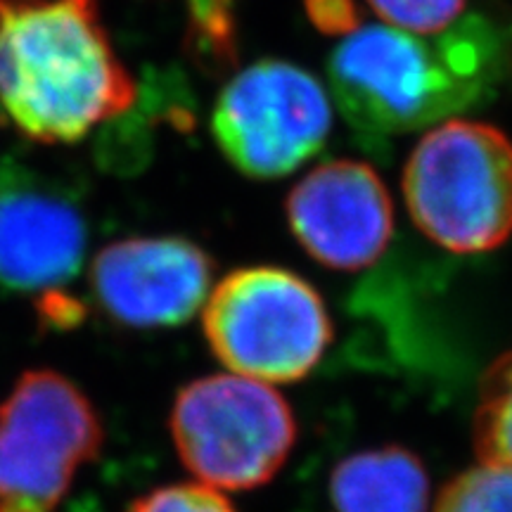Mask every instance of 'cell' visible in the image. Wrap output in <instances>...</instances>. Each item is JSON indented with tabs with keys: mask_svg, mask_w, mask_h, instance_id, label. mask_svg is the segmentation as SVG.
Masks as SVG:
<instances>
[{
	"mask_svg": "<svg viewBox=\"0 0 512 512\" xmlns=\"http://www.w3.org/2000/svg\"><path fill=\"white\" fill-rule=\"evenodd\" d=\"M311 24L325 36H349L361 29V10L356 0H304Z\"/></svg>",
	"mask_w": 512,
	"mask_h": 512,
	"instance_id": "obj_16",
	"label": "cell"
},
{
	"mask_svg": "<svg viewBox=\"0 0 512 512\" xmlns=\"http://www.w3.org/2000/svg\"><path fill=\"white\" fill-rule=\"evenodd\" d=\"M475 448L482 463L512 467V349L486 370L479 387Z\"/></svg>",
	"mask_w": 512,
	"mask_h": 512,
	"instance_id": "obj_12",
	"label": "cell"
},
{
	"mask_svg": "<svg viewBox=\"0 0 512 512\" xmlns=\"http://www.w3.org/2000/svg\"><path fill=\"white\" fill-rule=\"evenodd\" d=\"M126 512H238L233 503L207 484H166L147 491Z\"/></svg>",
	"mask_w": 512,
	"mask_h": 512,
	"instance_id": "obj_15",
	"label": "cell"
},
{
	"mask_svg": "<svg viewBox=\"0 0 512 512\" xmlns=\"http://www.w3.org/2000/svg\"><path fill=\"white\" fill-rule=\"evenodd\" d=\"M328 76L347 124L380 145L494 100L512 76V19L479 10L434 36L361 27L332 50Z\"/></svg>",
	"mask_w": 512,
	"mask_h": 512,
	"instance_id": "obj_1",
	"label": "cell"
},
{
	"mask_svg": "<svg viewBox=\"0 0 512 512\" xmlns=\"http://www.w3.org/2000/svg\"><path fill=\"white\" fill-rule=\"evenodd\" d=\"M332 128V105L316 76L283 60L235 74L211 112L216 145L240 174L280 178L316 155Z\"/></svg>",
	"mask_w": 512,
	"mask_h": 512,
	"instance_id": "obj_7",
	"label": "cell"
},
{
	"mask_svg": "<svg viewBox=\"0 0 512 512\" xmlns=\"http://www.w3.org/2000/svg\"><path fill=\"white\" fill-rule=\"evenodd\" d=\"M403 197L415 226L439 247H501L512 235V140L484 121H444L408 157Z\"/></svg>",
	"mask_w": 512,
	"mask_h": 512,
	"instance_id": "obj_3",
	"label": "cell"
},
{
	"mask_svg": "<svg viewBox=\"0 0 512 512\" xmlns=\"http://www.w3.org/2000/svg\"><path fill=\"white\" fill-rule=\"evenodd\" d=\"M368 5L387 27L434 36L463 17L467 0H368Z\"/></svg>",
	"mask_w": 512,
	"mask_h": 512,
	"instance_id": "obj_14",
	"label": "cell"
},
{
	"mask_svg": "<svg viewBox=\"0 0 512 512\" xmlns=\"http://www.w3.org/2000/svg\"><path fill=\"white\" fill-rule=\"evenodd\" d=\"M211 354L256 382L304 380L332 342V318L316 287L278 266L228 273L204 302Z\"/></svg>",
	"mask_w": 512,
	"mask_h": 512,
	"instance_id": "obj_4",
	"label": "cell"
},
{
	"mask_svg": "<svg viewBox=\"0 0 512 512\" xmlns=\"http://www.w3.org/2000/svg\"><path fill=\"white\" fill-rule=\"evenodd\" d=\"M434 512H512V467L479 463L441 489Z\"/></svg>",
	"mask_w": 512,
	"mask_h": 512,
	"instance_id": "obj_13",
	"label": "cell"
},
{
	"mask_svg": "<svg viewBox=\"0 0 512 512\" xmlns=\"http://www.w3.org/2000/svg\"><path fill=\"white\" fill-rule=\"evenodd\" d=\"M86 247V216L72 192L19 164L0 166V290L38 302L67 292Z\"/></svg>",
	"mask_w": 512,
	"mask_h": 512,
	"instance_id": "obj_8",
	"label": "cell"
},
{
	"mask_svg": "<svg viewBox=\"0 0 512 512\" xmlns=\"http://www.w3.org/2000/svg\"><path fill=\"white\" fill-rule=\"evenodd\" d=\"M133 100L100 0H0V110L19 133L76 143Z\"/></svg>",
	"mask_w": 512,
	"mask_h": 512,
	"instance_id": "obj_2",
	"label": "cell"
},
{
	"mask_svg": "<svg viewBox=\"0 0 512 512\" xmlns=\"http://www.w3.org/2000/svg\"><path fill=\"white\" fill-rule=\"evenodd\" d=\"M214 259L200 245L166 238H126L102 247L91 266V292L114 323L136 330L176 328L202 309Z\"/></svg>",
	"mask_w": 512,
	"mask_h": 512,
	"instance_id": "obj_9",
	"label": "cell"
},
{
	"mask_svg": "<svg viewBox=\"0 0 512 512\" xmlns=\"http://www.w3.org/2000/svg\"><path fill=\"white\" fill-rule=\"evenodd\" d=\"M285 209L299 245L337 271L373 266L394 233V204L382 178L354 159L316 166L294 185Z\"/></svg>",
	"mask_w": 512,
	"mask_h": 512,
	"instance_id": "obj_10",
	"label": "cell"
},
{
	"mask_svg": "<svg viewBox=\"0 0 512 512\" xmlns=\"http://www.w3.org/2000/svg\"><path fill=\"white\" fill-rule=\"evenodd\" d=\"M105 430L93 401L55 370H27L0 401V512H55Z\"/></svg>",
	"mask_w": 512,
	"mask_h": 512,
	"instance_id": "obj_6",
	"label": "cell"
},
{
	"mask_svg": "<svg viewBox=\"0 0 512 512\" xmlns=\"http://www.w3.org/2000/svg\"><path fill=\"white\" fill-rule=\"evenodd\" d=\"M183 465L211 489L247 491L278 475L297 441V420L271 384L240 375L188 382L171 408Z\"/></svg>",
	"mask_w": 512,
	"mask_h": 512,
	"instance_id": "obj_5",
	"label": "cell"
},
{
	"mask_svg": "<svg viewBox=\"0 0 512 512\" xmlns=\"http://www.w3.org/2000/svg\"><path fill=\"white\" fill-rule=\"evenodd\" d=\"M330 505L332 512H427L430 477L408 448H368L332 470Z\"/></svg>",
	"mask_w": 512,
	"mask_h": 512,
	"instance_id": "obj_11",
	"label": "cell"
}]
</instances>
